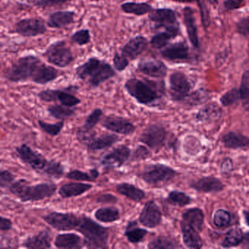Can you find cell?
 <instances>
[{"label": "cell", "instance_id": "6da1fadb", "mask_svg": "<svg viewBox=\"0 0 249 249\" xmlns=\"http://www.w3.org/2000/svg\"><path fill=\"white\" fill-rule=\"evenodd\" d=\"M75 73L80 79H88L89 84L94 88L116 75L114 68L110 64L97 57L89 58L78 66Z\"/></svg>", "mask_w": 249, "mask_h": 249}, {"label": "cell", "instance_id": "7a4b0ae2", "mask_svg": "<svg viewBox=\"0 0 249 249\" xmlns=\"http://www.w3.org/2000/svg\"><path fill=\"white\" fill-rule=\"evenodd\" d=\"M8 188L11 193L24 202H36L52 197L57 189L56 185L52 183H41L31 186L25 179L13 182Z\"/></svg>", "mask_w": 249, "mask_h": 249}, {"label": "cell", "instance_id": "3957f363", "mask_svg": "<svg viewBox=\"0 0 249 249\" xmlns=\"http://www.w3.org/2000/svg\"><path fill=\"white\" fill-rule=\"evenodd\" d=\"M83 234L84 246L89 249H105L107 247L108 230L86 215H81L76 230Z\"/></svg>", "mask_w": 249, "mask_h": 249}, {"label": "cell", "instance_id": "277c9868", "mask_svg": "<svg viewBox=\"0 0 249 249\" xmlns=\"http://www.w3.org/2000/svg\"><path fill=\"white\" fill-rule=\"evenodd\" d=\"M124 88L131 97L144 106H155L156 103L161 98L154 86L137 78H131L126 81Z\"/></svg>", "mask_w": 249, "mask_h": 249}, {"label": "cell", "instance_id": "5b68a950", "mask_svg": "<svg viewBox=\"0 0 249 249\" xmlns=\"http://www.w3.org/2000/svg\"><path fill=\"white\" fill-rule=\"evenodd\" d=\"M42 61L34 55L19 58L5 72V78L14 83L24 82L31 80L35 71Z\"/></svg>", "mask_w": 249, "mask_h": 249}, {"label": "cell", "instance_id": "8992f818", "mask_svg": "<svg viewBox=\"0 0 249 249\" xmlns=\"http://www.w3.org/2000/svg\"><path fill=\"white\" fill-rule=\"evenodd\" d=\"M177 175V172L169 166L163 164H153L147 165L140 176L148 184L157 186L173 180Z\"/></svg>", "mask_w": 249, "mask_h": 249}, {"label": "cell", "instance_id": "52a82bcc", "mask_svg": "<svg viewBox=\"0 0 249 249\" xmlns=\"http://www.w3.org/2000/svg\"><path fill=\"white\" fill-rule=\"evenodd\" d=\"M43 56L52 65L59 68H66L74 60L71 49L64 40L56 41L48 47Z\"/></svg>", "mask_w": 249, "mask_h": 249}, {"label": "cell", "instance_id": "ba28073f", "mask_svg": "<svg viewBox=\"0 0 249 249\" xmlns=\"http://www.w3.org/2000/svg\"><path fill=\"white\" fill-rule=\"evenodd\" d=\"M43 218L55 230L70 231L76 230L81 216L72 213L52 212L43 216Z\"/></svg>", "mask_w": 249, "mask_h": 249}, {"label": "cell", "instance_id": "9c48e42d", "mask_svg": "<svg viewBox=\"0 0 249 249\" xmlns=\"http://www.w3.org/2000/svg\"><path fill=\"white\" fill-rule=\"evenodd\" d=\"M169 84L170 97L173 101H184L190 94L192 84L183 72H175L172 73L169 78Z\"/></svg>", "mask_w": 249, "mask_h": 249}, {"label": "cell", "instance_id": "30bf717a", "mask_svg": "<svg viewBox=\"0 0 249 249\" xmlns=\"http://www.w3.org/2000/svg\"><path fill=\"white\" fill-rule=\"evenodd\" d=\"M167 132L161 125L152 124L147 126L140 136L139 141L150 149L159 151L165 143Z\"/></svg>", "mask_w": 249, "mask_h": 249}, {"label": "cell", "instance_id": "8fae6325", "mask_svg": "<svg viewBox=\"0 0 249 249\" xmlns=\"http://www.w3.org/2000/svg\"><path fill=\"white\" fill-rule=\"evenodd\" d=\"M16 151L18 158L33 170L43 171L47 164L48 160L45 158L44 156L34 151L27 144H22L20 146L17 147Z\"/></svg>", "mask_w": 249, "mask_h": 249}, {"label": "cell", "instance_id": "7c38bea8", "mask_svg": "<svg viewBox=\"0 0 249 249\" xmlns=\"http://www.w3.org/2000/svg\"><path fill=\"white\" fill-rule=\"evenodd\" d=\"M47 27L44 21L40 18H25L15 26V32L23 37H36L45 34Z\"/></svg>", "mask_w": 249, "mask_h": 249}, {"label": "cell", "instance_id": "4fadbf2b", "mask_svg": "<svg viewBox=\"0 0 249 249\" xmlns=\"http://www.w3.org/2000/svg\"><path fill=\"white\" fill-rule=\"evenodd\" d=\"M161 211L154 201L147 202L140 213L139 221L144 227L148 228H155L161 222Z\"/></svg>", "mask_w": 249, "mask_h": 249}, {"label": "cell", "instance_id": "5bb4252c", "mask_svg": "<svg viewBox=\"0 0 249 249\" xmlns=\"http://www.w3.org/2000/svg\"><path fill=\"white\" fill-rule=\"evenodd\" d=\"M131 153L129 147L124 145H119L103 157L101 164L107 168H119L130 158Z\"/></svg>", "mask_w": 249, "mask_h": 249}, {"label": "cell", "instance_id": "9a60e30c", "mask_svg": "<svg viewBox=\"0 0 249 249\" xmlns=\"http://www.w3.org/2000/svg\"><path fill=\"white\" fill-rule=\"evenodd\" d=\"M105 129L124 135H130L135 132L136 126L128 119L119 116H110L105 118L102 122Z\"/></svg>", "mask_w": 249, "mask_h": 249}, {"label": "cell", "instance_id": "2e32d148", "mask_svg": "<svg viewBox=\"0 0 249 249\" xmlns=\"http://www.w3.org/2000/svg\"><path fill=\"white\" fill-rule=\"evenodd\" d=\"M161 56L170 62H186L190 59V51L186 41L178 42L163 49Z\"/></svg>", "mask_w": 249, "mask_h": 249}, {"label": "cell", "instance_id": "e0dca14e", "mask_svg": "<svg viewBox=\"0 0 249 249\" xmlns=\"http://www.w3.org/2000/svg\"><path fill=\"white\" fill-rule=\"evenodd\" d=\"M150 21L155 23L159 27H169L179 25L176 13L170 8L152 9L148 14Z\"/></svg>", "mask_w": 249, "mask_h": 249}, {"label": "cell", "instance_id": "ac0fdd59", "mask_svg": "<svg viewBox=\"0 0 249 249\" xmlns=\"http://www.w3.org/2000/svg\"><path fill=\"white\" fill-rule=\"evenodd\" d=\"M138 70L151 78H162L166 76L167 68L165 64L158 59H144L138 63Z\"/></svg>", "mask_w": 249, "mask_h": 249}, {"label": "cell", "instance_id": "d6986e66", "mask_svg": "<svg viewBox=\"0 0 249 249\" xmlns=\"http://www.w3.org/2000/svg\"><path fill=\"white\" fill-rule=\"evenodd\" d=\"M148 46V40L143 36H136L131 39L122 48V54L130 60H135L141 56Z\"/></svg>", "mask_w": 249, "mask_h": 249}, {"label": "cell", "instance_id": "ffe728a7", "mask_svg": "<svg viewBox=\"0 0 249 249\" xmlns=\"http://www.w3.org/2000/svg\"><path fill=\"white\" fill-rule=\"evenodd\" d=\"M190 187L202 193H216L224 189V184L217 178L206 176L192 182Z\"/></svg>", "mask_w": 249, "mask_h": 249}, {"label": "cell", "instance_id": "44dd1931", "mask_svg": "<svg viewBox=\"0 0 249 249\" xmlns=\"http://www.w3.org/2000/svg\"><path fill=\"white\" fill-rule=\"evenodd\" d=\"M58 76H59V72L56 68L46 65L42 62L35 71L31 81L37 84L45 85L55 81Z\"/></svg>", "mask_w": 249, "mask_h": 249}, {"label": "cell", "instance_id": "7402d4cb", "mask_svg": "<svg viewBox=\"0 0 249 249\" xmlns=\"http://www.w3.org/2000/svg\"><path fill=\"white\" fill-rule=\"evenodd\" d=\"M182 237L185 246L188 249H199L203 246L202 238L199 235V231L186 224L184 221L180 222Z\"/></svg>", "mask_w": 249, "mask_h": 249}, {"label": "cell", "instance_id": "603a6c76", "mask_svg": "<svg viewBox=\"0 0 249 249\" xmlns=\"http://www.w3.org/2000/svg\"><path fill=\"white\" fill-rule=\"evenodd\" d=\"M55 247L64 249H79L84 246V241L81 236L75 233H63L55 237Z\"/></svg>", "mask_w": 249, "mask_h": 249}, {"label": "cell", "instance_id": "cb8c5ba5", "mask_svg": "<svg viewBox=\"0 0 249 249\" xmlns=\"http://www.w3.org/2000/svg\"><path fill=\"white\" fill-rule=\"evenodd\" d=\"M183 21L186 26V33L189 37V41L195 49H199V41L198 37L197 28L196 26L195 14L193 10L189 7L183 8Z\"/></svg>", "mask_w": 249, "mask_h": 249}, {"label": "cell", "instance_id": "d4e9b609", "mask_svg": "<svg viewBox=\"0 0 249 249\" xmlns=\"http://www.w3.org/2000/svg\"><path fill=\"white\" fill-rule=\"evenodd\" d=\"M52 236L48 231H42L38 234L27 237L24 243L23 247L30 249H48L52 246Z\"/></svg>", "mask_w": 249, "mask_h": 249}, {"label": "cell", "instance_id": "484cf974", "mask_svg": "<svg viewBox=\"0 0 249 249\" xmlns=\"http://www.w3.org/2000/svg\"><path fill=\"white\" fill-rule=\"evenodd\" d=\"M222 113V109L216 103H208L199 109L196 119L202 123H211L219 119Z\"/></svg>", "mask_w": 249, "mask_h": 249}, {"label": "cell", "instance_id": "4316f807", "mask_svg": "<svg viewBox=\"0 0 249 249\" xmlns=\"http://www.w3.org/2000/svg\"><path fill=\"white\" fill-rule=\"evenodd\" d=\"M75 13L71 11H61L49 16L48 26L50 28L61 29L74 22Z\"/></svg>", "mask_w": 249, "mask_h": 249}, {"label": "cell", "instance_id": "83f0119b", "mask_svg": "<svg viewBox=\"0 0 249 249\" xmlns=\"http://www.w3.org/2000/svg\"><path fill=\"white\" fill-rule=\"evenodd\" d=\"M179 25L165 29V32L160 33L153 36L150 43L154 49H161L168 45L169 42L178 36Z\"/></svg>", "mask_w": 249, "mask_h": 249}, {"label": "cell", "instance_id": "f1b7e54d", "mask_svg": "<svg viewBox=\"0 0 249 249\" xmlns=\"http://www.w3.org/2000/svg\"><path fill=\"white\" fill-rule=\"evenodd\" d=\"M221 142L229 149H240L249 147V138L237 132H230L223 135Z\"/></svg>", "mask_w": 249, "mask_h": 249}, {"label": "cell", "instance_id": "f546056e", "mask_svg": "<svg viewBox=\"0 0 249 249\" xmlns=\"http://www.w3.org/2000/svg\"><path fill=\"white\" fill-rule=\"evenodd\" d=\"M183 221L193 227L197 231H201L203 228L205 214L199 208H192L186 210L182 215Z\"/></svg>", "mask_w": 249, "mask_h": 249}, {"label": "cell", "instance_id": "4dcf8cb0", "mask_svg": "<svg viewBox=\"0 0 249 249\" xmlns=\"http://www.w3.org/2000/svg\"><path fill=\"white\" fill-rule=\"evenodd\" d=\"M92 185L85 183H68L59 188V195L62 198H71L80 196L89 191Z\"/></svg>", "mask_w": 249, "mask_h": 249}, {"label": "cell", "instance_id": "1f68e13d", "mask_svg": "<svg viewBox=\"0 0 249 249\" xmlns=\"http://www.w3.org/2000/svg\"><path fill=\"white\" fill-rule=\"evenodd\" d=\"M119 141V137L115 134H106L98 138L94 137L86 145L91 151H100L112 146Z\"/></svg>", "mask_w": 249, "mask_h": 249}, {"label": "cell", "instance_id": "d6a6232c", "mask_svg": "<svg viewBox=\"0 0 249 249\" xmlns=\"http://www.w3.org/2000/svg\"><path fill=\"white\" fill-rule=\"evenodd\" d=\"M116 189L119 194L135 202H141L145 196V192L142 189L129 183H119L116 185Z\"/></svg>", "mask_w": 249, "mask_h": 249}, {"label": "cell", "instance_id": "836d02e7", "mask_svg": "<svg viewBox=\"0 0 249 249\" xmlns=\"http://www.w3.org/2000/svg\"><path fill=\"white\" fill-rule=\"evenodd\" d=\"M137 226L138 222L136 221H129L126 224L124 232V235L126 236L128 241L134 244L142 242L148 233V230L140 228Z\"/></svg>", "mask_w": 249, "mask_h": 249}, {"label": "cell", "instance_id": "e575fe53", "mask_svg": "<svg viewBox=\"0 0 249 249\" xmlns=\"http://www.w3.org/2000/svg\"><path fill=\"white\" fill-rule=\"evenodd\" d=\"M245 233L243 232L241 229L233 228L229 230L221 243V247L225 249H230V248L236 247L240 246L243 243L244 240Z\"/></svg>", "mask_w": 249, "mask_h": 249}, {"label": "cell", "instance_id": "d590c367", "mask_svg": "<svg viewBox=\"0 0 249 249\" xmlns=\"http://www.w3.org/2000/svg\"><path fill=\"white\" fill-rule=\"evenodd\" d=\"M121 8L126 14H133L138 17L149 14L153 9L152 6L146 2L138 3L133 2H125L121 5Z\"/></svg>", "mask_w": 249, "mask_h": 249}, {"label": "cell", "instance_id": "8d00e7d4", "mask_svg": "<svg viewBox=\"0 0 249 249\" xmlns=\"http://www.w3.org/2000/svg\"><path fill=\"white\" fill-rule=\"evenodd\" d=\"M94 217L101 222H115L120 218V212L118 208L114 207L101 208L95 211Z\"/></svg>", "mask_w": 249, "mask_h": 249}, {"label": "cell", "instance_id": "74e56055", "mask_svg": "<svg viewBox=\"0 0 249 249\" xmlns=\"http://www.w3.org/2000/svg\"><path fill=\"white\" fill-rule=\"evenodd\" d=\"M47 110L50 116L59 120H65L75 113V108L67 107L63 105H53L49 106Z\"/></svg>", "mask_w": 249, "mask_h": 249}, {"label": "cell", "instance_id": "f35d334b", "mask_svg": "<svg viewBox=\"0 0 249 249\" xmlns=\"http://www.w3.org/2000/svg\"><path fill=\"white\" fill-rule=\"evenodd\" d=\"M100 176V173L97 169H92L89 173L74 170L68 172L66 178L71 180H81V181H94Z\"/></svg>", "mask_w": 249, "mask_h": 249}, {"label": "cell", "instance_id": "ab89813d", "mask_svg": "<svg viewBox=\"0 0 249 249\" xmlns=\"http://www.w3.org/2000/svg\"><path fill=\"white\" fill-rule=\"evenodd\" d=\"M168 203L175 206L185 207L192 202V198L184 192L173 190L168 194L167 199Z\"/></svg>", "mask_w": 249, "mask_h": 249}, {"label": "cell", "instance_id": "60d3db41", "mask_svg": "<svg viewBox=\"0 0 249 249\" xmlns=\"http://www.w3.org/2000/svg\"><path fill=\"white\" fill-rule=\"evenodd\" d=\"M240 98L242 102L243 107L246 111H249V71L246 70L242 75L241 83H240Z\"/></svg>", "mask_w": 249, "mask_h": 249}, {"label": "cell", "instance_id": "b9f144b4", "mask_svg": "<svg viewBox=\"0 0 249 249\" xmlns=\"http://www.w3.org/2000/svg\"><path fill=\"white\" fill-rule=\"evenodd\" d=\"M56 101L67 107H73L81 103V100L67 90L56 89Z\"/></svg>", "mask_w": 249, "mask_h": 249}, {"label": "cell", "instance_id": "7bdbcfd3", "mask_svg": "<svg viewBox=\"0 0 249 249\" xmlns=\"http://www.w3.org/2000/svg\"><path fill=\"white\" fill-rule=\"evenodd\" d=\"M43 171L50 177L59 179L65 175V167L59 161L51 160V161H48Z\"/></svg>", "mask_w": 249, "mask_h": 249}, {"label": "cell", "instance_id": "ee69618b", "mask_svg": "<svg viewBox=\"0 0 249 249\" xmlns=\"http://www.w3.org/2000/svg\"><path fill=\"white\" fill-rule=\"evenodd\" d=\"M148 247L151 249H170L178 247L172 239L164 236H160L148 243Z\"/></svg>", "mask_w": 249, "mask_h": 249}, {"label": "cell", "instance_id": "f6af8a7d", "mask_svg": "<svg viewBox=\"0 0 249 249\" xmlns=\"http://www.w3.org/2000/svg\"><path fill=\"white\" fill-rule=\"evenodd\" d=\"M213 224L219 228L228 227L231 222V215L229 211L224 209H218L213 214Z\"/></svg>", "mask_w": 249, "mask_h": 249}, {"label": "cell", "instance_id": "bcb514c9", "mask_svg": "<svg viewBox=\"0 0 249 249\" xmlns=\"http://www.w3.org/2000/svg\"><path fill=\"white\" fill-rule=\"evenodd\" d=\"M38 124L40 129L51 136H57L60 134L65 126V121L61 120L60 122L54 124L46 123L43 121L39 120Z\"/></svg>", "mask_w": 249, "mask_h": 249}, {"label": "cell", "instance_id": "7dc6e473", "mask_svg": "<svg viewBox=\"0 0 249 249\" xmlns=\"http://www.w3.org/2000/svg\"><path fill=\"white\" fill-rule=\"evenodd\" d=\"M240 100V92L238 89L233 88L223 94L219 100L221 106L224 107H229L237 103Z\"/></svg>", "mask_w": 249, "mask_h": 249}, {"label": "cell", "instance_id": "c3c4849f", "mask_svg": "<svg viewBox=\"0 0 249 249\" xmlns=\"http://www.w3.org/2000/svg\"><path fill=\"white\" fill-rule=\"evenodd\" d=\"M103 111L102 109L96 108L87 116L86 119L85 123L84 126H82L84 129H87V130H92L96 125L100 122L101 120L102 116H103Z\"/></svg>", "mask_w": 249, "mask_h": 249}, {"label": "cell", "instance_id": "681fc988", "mask_svg": "<svg viewBox=\"0 0 249 249\" xmlns=\"http://www.w3.org/2000/svg\"><path fill=\"white\" fill-rule=\"evenodd\" d=\"M71 40L78 46H85L91 41V34L87 29L80 30L71 36Z\"/></svg>", "mask_w": 249, "mask_h": 249}, {"label": "cell", "instance_id": "f907efd6", "mask_svg": "<svg viewBox=\"0 0 249 249\" xmlns=\"http://www.w3.org/2000/svg\"><path fill=\"white\" fill-rule=\"evenodd\" d=\"M200 11L201 19H202V25L204 28L207 29L211 24V18H210L209 11L205 3V0H196Z\"/></svg>", "mask_w": 249, "mask_h": 249}, {"label": "cell", "instance_id": "816d5d0a", "mask_svg": "<svg viewBox=\"0 0 249 249\" xmlns=\"http://www.w3.org/2000/svg\"><path fill=\"white\" fill-rule=\"evenodd\" d=\"M151 157V153L146 147L140 145L137 146L134 152L132 154V161H141V160H147Z\"/></svg>", "mask_w": 249, "mask_h": 249}, {"label": "cell", "instance_id": "f5cc1de1", "mask_svg": "<svg viewBox=\"0 0 249 249\" xmlns=\"http://www.w3.org/2000/svg\"><path fill=\"white\" fill-rule=\"evenodd\" d=\"M113 68L116 71L122 72L129 65V60L124 56L122 53H116L113 59Z\"/></svg>", "mask_w": 249, "mask_h": 249}, {"label": "cell", "instance_id": "db71d44e", "mask_svg": "<svg viewBox=\"0 0 249 249\" xmlns=\"http://www.w3.org/2000/svg\"><path fill=\"white\" fill-rule=\"evenodd\" d=\"M15 180V176L9 170H0V189L8 188Z\"/></svg>", "mask_w": 249, "mask_h": 249}, {"label": "cell", "instance_id": "11a10c76", "mask_svg": "<svg viewBox=\"0 0 249 249\" xmlns=\"http://www.w3.org/2000/svg\"><path fill=\"white\" fill-rule=\"evenodd\" d=\"M71 0H37L35 5L38 8H47L62 5Z\"/></svg>", "mask_w": 249, "mask_h": 249}, {"label": "cell", "instance_id": "9f6ffc18", "mask_svg": "<svg viewBox=\"0 0 249 249\" xmlns=\"http://www.w3.org/2000/svg\"><path fill=\"white\" fill-rule=\"evenodd\" d=\"M38 97L41 101L46 103L56 101V89L43 90L39 93Z\"/></svg>", "mask_w": 249, "mask_h": 249}, {"label": "cell", "instance_id": "6f0895ef", "mask_svg": "<svg viewBox=\"0 0 249 249\" xmlns=\"http://www.w3.org/2000/svg\"><path fill=\"white\" fill-rule=\"evenodd\" d=\"M249 17L242 18L237 24V32L243 37H249Z\"/></svg>", "mask_w": 249, "mask_h": 249}, {"label": "cell", "instance_id": "680465c9", "mask_svg": "<svg viewBox=\"0 0 249 249\" xmlns=\"http://www.w3.org/2000/svg\"><path fill=\"white\" fill-rule=\"evenodd\" d=\"M245 0H225L224 2V9L227 11L238 9L243 5Z\"/></svg>", "mask_w": 249, "mask_h": 249}, {"label": "cell", "instance_id": "91938a15", "mask_svg": "<svg viewBox=\"0 0 249 249\" xmlns=\"http://www.w3.org/2000/svg\"><path fill=\"white\" fill-rule=\"evenodd\" d=\"M186 99H189V103L190 104H200V103L203 102V99H205V94L203 92H200V91H196L193 94H189Z\"/></svg>", "mask_w": 249, "mask_h": 249}, {"label": "cell", "instance_id": "94428289", "mask_svg": "<svg viewBox=\"0 0 249 249\" xmlns=\"http://www.w3.org/2000/svg\"><path fill=\"white\" fill-rule=\"evenodd\" d=\"M233 169V161L231 159L227 158L224 159L221 161V165H220V170L222 174H229L231 173Z\"/></svg>", "mask_w": 249, "mask_h": 249}, {"label": "cell", "instance_id": "6125c7cd", "mask_svg": "<svg viewBox=\"0 0 249 249\" xmlns=\"http://www.w3.org/2000/svg\"><path fill=\"white\" fill-rule=\"evenodd\" d=\"M97 201L100 203H116L118 201V198L112 194H104L99 196Z\"/></svg>", "mask_w": 249, "mask_h": 249}, {"label": "cell", "instance_id": "be15d7a7", "mask_svg": "<svg viewBox=\"0 0 249 249\" xmlns=\"http://www.w3.org/2000/svg\"><path fill=\"white\" fill-rule=\"evenodd\" d=\"M13 229V222L10 218L0 216V230L1 231H10Z\"/></svg>", "mask_w": 249, "mask_h": 249}, {"label": "cell", "instance_id": "e7e4bbea", "mask_svg": "<svg viewBox=\"0 0 249 249\" xmlns=\"http://www.w3.org/2000/svg\"><path fill=\"white\" fill-rule=\"evenodd\" d=\"M243 216H244L245 222H246V225L249 227V211L247 210L243 211Z\"/></svg>", "mask_w": 249, "mask_h": 249}, {"label": "cell", "instance_id": "03108f58", "mask_svg": "<svg viewBox=\"0 0 249 249\" xmlns=\"http://www.w3.org/2000/svg\"><path fill=\"white\" fill-rule=\"evenodd\" d=\"M173 2H180V3H186V2H193L195 0H171Z\"/></svg>", "mask_w": 249, "mask_h": 249}]
</instances>
